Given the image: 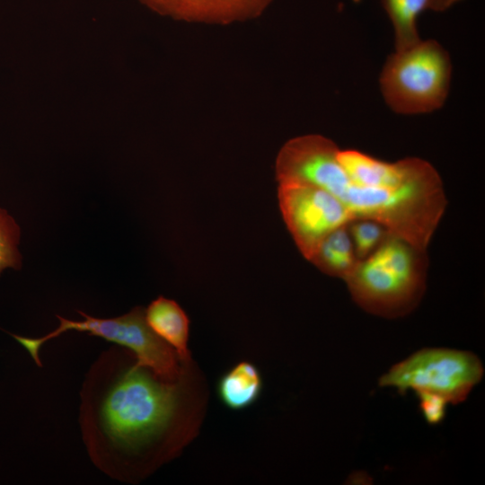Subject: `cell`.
<instances>
[{
    "instance_id": "cell-1",
    "label": "cell",
    "mask_w": 485,
    "mask_h": 485,
    "mask_svg": "<svg viewBox=\"0 0 485 485\" xmlns=\"http://www.w3.org/2000/svg\"><path fill=\"white\" fill-rule=\"evenodd\" d=\"M111 348L92 366L84 383L80 422L95 465L122 479L130 457L159 442L178 414L180 382L167 383ZM136 360V358H135Z\"/></svg>"
},
{
    "instance_id": "cell-2",
    "label": "cell",
    "mask_w": 485,
    "mask_h": 485,
    "mask_svg": "<svg viewBox=\"0 0 485 485\" xmlns=\"http://www.w3.org/2000/svg\"><path fill=\"white\" fill-rule=\"evenodd\" d=\"M427 268L426 251L390 233L375 251L358 260L344 281L362 309L397 318L410 313L420 302Z\"/></svg>"
},
{
    "instance_id": "cell-3",
    "label": "cell",
    "mask_w": 485,
    "mask_h": 485,
    "mask_svg": "<svg viewBox=\"0 0 485 485\" xmlns=\"http://www.w3.org/2000/svg\"><path fill=\"white\" fill-rule=\"evenodd\" d=\"M448 52L435 40L394 50L383 66L379 85L387 106L395 113L418 115L439 110L451 84Z\"/></svg>"
},
{
    "instance_id": "cell-4",
    "label": "cell",
    "mask_w": 485,
    "mask_h": 485,
    "mask_svg": "<svg viewBox=\"0 0 485 485\" xmlns=\"http://www.w3.org/2000/svg\"><path fill=\"white\" fill-rule=\"evenodd\" d=\"M77 312L84 320L72 321L57 315V328L45 336L29 338L13 334L12 337L40 367V350L45 342L69 331L86 332L127 348L134 355L137 366L148 368L160 380L167 383L181 381L182 367L176 352L150 329L143 307L137 306L126 314L108 319Z\"/></svg>"
},
{
    "instance_id": "cell-5",
    "label": "cell",
    "mask_w": 485,
    "mask_h": 485,
    "mask_svg": "<svg viewBox=\"0 0 485 485\" xmlns=\"http://www.w3.org/2000/svg\"><path fill=\"white\" fill-rule=\"evenodd\" d=\"M484 375L472 352L448 348H425L392 366L378 384L405 395L411 390L444 397L449 404L464 401Z\"/></svg>"
},
{
    "instance_id": "cell-6",
    "label": "cell",
    "mask_w": 485,
    "mask_h": 485,
    "mask_svg": "<svg viewBox=\"0 0 485 485\" xmlns=\"http://www.w3.org/2000/svg\"><path fill=\"white\" fill-rule=\"evenodd\" d=\"M278 200L287 230L307 260L331 232L353 221L339 199L315 186L278 184Z\"/></svg>"
},
{
    "instance_id": "cell-7",
    "label": "cell",
    "mask_w": 485,
    "mask_h": 485,
    "mask_svg": "<svg viewBox=\"0 0 485 485\" xmlns=\"http://www.w3.org/2000/svg\"><path fill=\"white\" fill-rule=\"evenodd\" d=\"M163 15L196 22L228 24L260 16L272 0H141Z\"/></svg>"
},
{
    "instance_id": "cell-8",
    "label": "cell",
    "mask_w": 485,
    "mask_h": 485,
    "mask_svg": "<svg viewBox=\"0 0 485 485\" xmlns=\"http://www.w3.org/2000/svg\"><path fill=\"white\" fill-rule=\"evenodd\" d=\"M145 317L150 329L174 349L182 366L188 365L190 319L180 304L160 295L145 309Z\"/></svg>"
},
{
    "instance_id": "cell-9",
    "label": "cell",
    "mask_w": 485,
    "mask_h": 485,
    "mask_svg": "<svg viewBox=\"0 0 485 485\" xmlns=\"http://www.w3.org/2000/svg\"><path fill=\"white\" fill-rule=\"evenodd\" d=\"M262 377L258 367L251 362L241 361L224 374L217 384L220 401L234 410L251 406L262 391Z\"/></svg>"
},
{
    "instance_id": "cell-10",
    "label": "cell",
    "mask_w": 485,
    "mask_h": 485,
    "mask_svg": "<svg viewBox=\"0 0 485 485\" xmlns=\"http://www.w3.org/2000/svg\"><path fill=\"white\" fill-rule=\"evenodd\" d=\"M348 225L331 232L309 260L322 272L342 279L353 271L359 260L354 250Z\"/></svg>"
},
{
    "instance_id": "cell-11",
    "label": "cell",
    "mask_w": 485,
    "mask_h": 485,
    "mask_svg": "<svg viewBox=\"0 0 485 485\" xmlns=\"http://www.w3.org/2000/svg\"><path fill=\"white\" fill-rule=\"evenodd\" d=\"M432 0H382L394 35V50L408 48L421 39L418 31L419 14L431 10Z\"/></svg>"
},
{
    "instance_id": "cell-12",
    "label": "cell",
    "mask_w": 485,
    "mask_h": 485,
    "mask_svg": "<svg viewBox=\"0 0 485 485\" xmlns=\"http://www.w3.org/2000/svg\"><path fill=\"white\" fill-rule=\"evenodd\" d=\"M348 232L359 260L375 251L390 234L383 225L369 219L353 220L348 225Z\"/></svg>"
},
{
    "instance_id": "cell-13",
    "label": "cell",
    "mask_w": 485,
    "mask_h": 485,
    "mask_svg": "<svg viewBox=\"0 0 485 485\" xmlns=\"http://www.w3.org/2000/svg\"><path fill=\"white\" fill-rule=\"evenodd\" d=\"M20 227L5 209L0 207V274L6 268L20 269L22 255L17 245Z\"/></svg>"
},
{
    "instance_id": "cell-14",
    "label": "cell",
    "mask_w": 485,
    "mask_h": 485,
    "mask_svg": "<svg viewBox=\"0 0 485 485\" xmlns=\"http://www.w3.org/2000/svg\"><path fill=\"white\" fill-rule=\"evenodd\" d=\"M419 409L429 425L439 424L445 417L448 401L442 396L430 392H418Z\"/></svg>"
},
{
    "instance_id": "cell-15",
    "label": "cell",
    "mask_w": 485,
    "mask_h": 485,
    "mask_svg": "<svg viewBox=\"0 0 485 485\" xmlns=\"http://www.w3.org/2000/svg\"><path fill=\"white\" fill-rule=\"evenodd\" d=\"M462 0H432L431 11L444 12Z\"/></svg>"
}]
</instances>
